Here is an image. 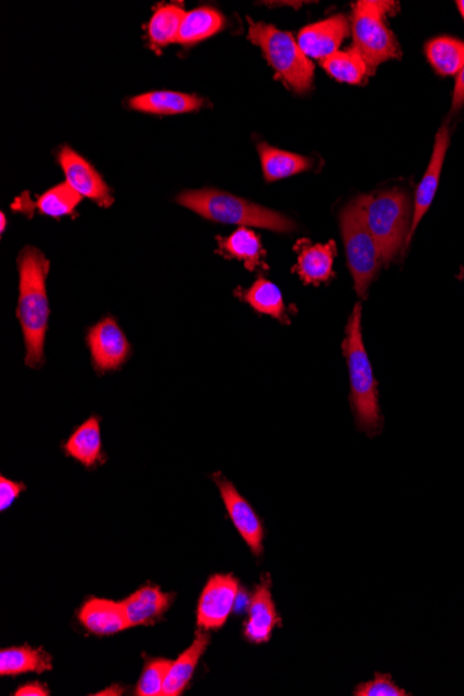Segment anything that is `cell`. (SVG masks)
<instances>
[{"label": "cell", "mask_w": 464, "mask_h": 696, "mask_svg": "<svg viewBox=\"0 0 464 696\" xmlns=\"http://www.w3.org/2000/svg\"><path fill=\"white\" fill-rule=\"evenodd\" d=\"M171 666H173V661H167V659H156V661L146 663L135 695H163L166 680L169 676Z\"/></svg>", "instance_id": "cell-30"}, {"label": "cell", "mask_w": 464, "mask_h": 696, "mask_svg": "<svg viewBox=\"0 0 464 696\" xmlns=\"http://www.w3.org/2000/svg\"><path fill=\"white\" fill-rule=\"evenodd\" d=\"M321 66L337 81L353 83V86L361 83L367 75H372L367 63L354 48L338 50L337 54L321 60Z\"/></svg>", "instance_id": "cell-27"}, {"label": "cell", "mask_w": 464, "mask_h": 696, "mask_svg": "<svg viewBox=\"0 0 464 696\" xmlns=\"http://www.w3.org/2000/svg\"><path fill=\"white\" fill-rule=\"evenodd\" d=\"M398 4L383 0H361L352 4L353 48L362 55L372 72L382 63L403 56L398 41L384 21Z\"/></svg>", "instance_id": "cell-5"}, {"label": "cell", "mask_w": 464, "mask_h": 696, "mask_svg": "<svg viewBox=\"0 0 464 696\" xmlns=\"http://www.w3.org/2000/svg\"><path fill=\"white\" fill-rule=\"evenodd\" d=\"M81 201L80 193L72 190L67 182H63V184L45 192L35 203V206L41 213L49 217L72 216Z\"/></svg>", "instance_id": "cell-29"}, {"label": "cell", "mask_w": 464, "mask_h": 696, "mask_svg": "<svg viewBox=\"0 0 464 696\" xmlns=\"http://www.w3.org/2000/svg\"><path fill=\"white\" fill-rule=\"evenodd\" d=\"M59 164L65 171L66 182L80 195L92 199L99 206L111 207L113 197L106 182L83 157L65 146L59 154Z\"/></svg>", "instance_id": "cell-11"}, {"label": "cell", "mask_w": 464, "mask_h": 696, "mask_svg": "<svg viewBox=\"0 0 464 696\" xmlns=\"http://www.w3.org/2000/svg\"><path fill=\"white\" fill-rule=\"evenodd\" d=\"M203 99L182 92H149L135 97L129 101V108L138 112L158 114V116H173L195 112L203 106Z\"/></svg>", "instance_id": "cell-19"}, {"label": "cell", "mask_w": 464, "mask_h": 696, "mask_svg": "<svg viewBox=\"0 0 464 696\" xmlns=\"http://www.w3.org/2000/svg\"><path fill=\"white\" fill-rule=\"evenodd\" d=\"M20 296L18 317L23 328L25 363L39 368L45 362V338L48 332L49 302L46 295V277L49 260L36 248H25L19 256Z\"/></svg>", "instance_id": "cell-1"}, {"label": "cell", "mask_w": 464, "mask_h": 696, "mask_svg": "<svg viewBox=\"0 0 464 696\" xmlns=\"http://www.w3.org/2000/svg\"><path fill=\"white\" fill-rule=\"evenodd\" d=\"M425 54L438 76H457L464 63V41L455 36H437L427 42Z\"/></svg>", "instance_id": "cell-21"}, {"label": "cell", "mask_w": 464, "mask_h": 696, "mask_svg": "<svg viewBox=\"0 0 464 696\" xmlns=\"http://www.w3.org/2000/svg\"><path fill=\"white\" fill-rule=\"evenodd\" d=\"M208 643H211V637H208L207 632L197 631L192 646L173 662V666H171L169 676L166 680L165 696H180L184 693Z\"/></svg>", "instance_id": "cell-20"}, {"label": "cell", "mask_w": 464, "mask_h": 696, "mask_svg": "<svg viewBox=\"0 0 464 696\" xmlns=\"http://www.w3.org/2000/svg\"><path fill=\"white\" fill-rule=\"evenodd\" d=\"M15 696H48L49 691L39 683L24 685V687L15 691Z\"/></svg>", "instance_id": "cell-34"}, {"label": "cell", "mask_w": 464, "mask_h": 696, "mask_svg": "<svg viewBox=\"0 0 464 696\" xmlns=\"http://www.w3.org/2000/svg\"><path fill=\"white\" fill-rule=\"evenodd\" d=\"M78 619L97 636H112L127 630L129 621L120 602L93 598L82 606Z\"/></svg>", "instance_id": "cell-16"}, {"label": "cell", "mask_w": 464, "mask_h": 696, "mask_svg": "<svg viewBox=\"0 0 464 696\" xmlns=\"http://www.w3.org/2000/svg\"><path fill=\"white\" fill-rule=\"evenodd\" d=\"M65 451L86 468H92L101 460V426H99L97 417H91L90 420L78 427V430L66 442Z\"/></svg>", "instance_id": "cell-25"}, {"label": "cell", "mask_w": 464, "mask_h": 696, "mask_svg": "<svg viewBox=\"0 0 464 696\" xmlns=\"http://www.w3.org/2000/svg\"><path fill=\"white\" fill-rule=\"evenodd\" d=\"M456 7L459 12H461L462 19L464 20V0H457Z\"/></svg>", "instance_id": "cell-36"}, {"label": "cell", "mask_w": 464, "mask_h": 696, "mask_svg": "<svg viewBox=\"0 0 464 696\" xmlns=\"http://www.w3.org/2000/svg\"><path fill=\"white\" fill-rule=\"evenodd\" d=\"M405 689L395 684L389 674L375 672L370 682L359 684L353 696H408Z\"/></svg>", "instance_id": "cell-31"}, {"label": "cell", "mask_w": 464, "mask_h": 696, "mask_svg": "<svg viewBox=\"0 0 464 696\" xmlns=\"http://www.w3.org/2000/svg\"><path fill=\"white\" fill-rule=\"evenodd\" d=\"M25 490L24 484L14 483L8 479H0V510H7Z\"/></svg>", "instance_id": "cell-32"}, {"label": "cell", "mask_w": 464, "mask_h": 696, "mask_svg": "<svg viewBox=\"0 0 464 696\" xmlns=\"http://www.w3.org/2000/svg\"><path fill=\"white\" fill-rule=\"evenodd\" d=\"M177 202L211 222L259 227L275 233H291L295 223L284 214L217 190L182 192Z\"/></svg>", "instance_id": "cell-3"}, {"label": "cell", "mask_w": 464, "mask_h": 696, "mask_svg": "<svg viewBox=\"0 0 464 696\" xmlns=\"http://www.w3.org/2000/svg\"><path fill=\"white\" fill-rule=\"evenodd\" d=\"M173 595L165 594L154 585H145L137 593L120 602L129 621V627L149 625L170 608Z\"/></svg>", "instance_id": "cell-18"}, {"label": "cell", "mask_w": 464, "mask_h": 696, "mask_svg": "<svg viewBox=\"0 0 464 696\" xmlns=\"http://www.w3.org/2000/svg\"><path fill=\"white\" fill-rule=\"evenodd\" d=\"M348 35V19L337 14L320 23L307 25L298 35V45L307 57L321 61L337 54Z\"/></svg>", "instance_id": "cell-13"}, {"label": "cell", "mask_w": 464, "mask_h": 696, "mask_svg": "<svg viewBox=\"0 0 464 696\" xmlns=\"http://www.w3.org/2000/svg\"><path fill=\"white\" fill-rule=\"evenodd\" d=\"M48 653L31 648H9L0 652V674L19 676L24 673H45L52 669Z\"/></svg>", "instance_id": "cell-26"}, {"label": "cell", "mask_w": 464, "mask_h": 696, "mask_svg": "<svg viewBox=\"0 0 464 696\" xmlns=\"http://www.w3.org/2000/svg\"><path fill=\"white\" fill-rule=\"evenodd\" d=\"M217 244V254L227 259L242 261L248 271H254L258 267L269 269L264 260L268 252H265L259 235L252 229L241 227L226 238L218 235Z\"/></svg>", "instance_id": "cell-17"}, {"label": "cell", "mask_w": 464, "mask_h": 696, "mask_svg": "<svg viewBox=\"0 0 464 696\" xmlns=\"http://www.w3.org/2000/svg\"><path fill=\"white\" fill-rule=\"evenodd\" d=\"M295 250L298 254V263L294 271L306 285H319L332 279V266L337 256L333 240L327 245H312L309 240L302 239L295 245Z\"/></svg>", "instance_id": "cell-15"}, {"label": "cell", "mask_w": 464, "mask_h": 696, "mask_svg": "<svg viewBox=\"0 0 464 696\" xmlns=\"http://www.w3.org/2000/svg\"><path fill=\"white\" fill-rule=\"evenodd\" d=\"M238 594L239 581L233 574L212 575L197 604L196 625L203 630L222 628L231 615Z\"/></svg>", "instance_id": "cell-8"}, {"label": "cell", "mask_w": 464, "mask_h": 696, "mask_svg": "<svg viewBox=\"0 0 464 696\" xmlns=\"http://www.w3.org/2000/svg\"><path fill=\"white\" fill-rule=\"evenodd\" d=\"M185 12L176 4L156 9L148 25V38L154 49L165 48L171 42H177Z\"/></svg>", "instance_id": "cell-28"}, {"label": "cell", "mask_w": 464, "mask_h": 696, "mask_svg": "<svg viewBox=\"0 0 464 696\" xmlns=\"http://www.w3.org/2000/svg\"><path fill=\"white\" fill-rule=\"evenodd\" d=\"M226 19L220 12L212 8H201L192 10L182 20L179 38L177 42L182 45H194L197 42L211 38V36L224 29Z\"/></svg>", "instance_id": "cell-24"}, {"label": "cell", "mask_w": 464, "mask_h": 696, "mask_svg": "<svg viewBox=\"0 0 464 696\" xmlns=\"http://www.w3.org/2000/svg\"><path fill=\"white\" fill-rule=\"evenodd\" d=\"M236 295L239 300L249 303L254 311L278 318L281 323L290 324V316L288 312H286L283 295H281L280 288L274 285L273 282L259 279L253 282L249 290L238 288Z\"/></svg>", "instance_id": "cell-22"}, {"label": "cell", "mask_w": 464, "mask_h": 696, "mask_svg": "<svg viewBox=\"0 0 464 696\" xmlns=\"http://www.w3.org/2000/svg\"><path fill=\"white\" fill-rule=\"evenodd\" d=\"M258 149L260 160H262L263 175L268 182L301 175L312 167V161L307 157L275 149L268 144H259Z\"/></svg>", "instance_id": "cell-23"}, {"label": "cell", "mask_w": 464, "mask_h": 696, "mask_svg": "<svg viewBox=\"0 0 464 696\" xmlns=\"http://www.w3.org/2000/svg\"><path fill=\"white\" fill-rule=\"evenodd\" d=\"M123 689L120 687H113L112 689H106V691H102V693H99L97 695H122Z\"/></svg>", "instance_id": "cell-35"}, {"label": "cell", "mask_w": 464, "mask_h": 696, "mask_svg": "<svg viewBox=\"0 0 464 696\" xmlns=\"http://www.w3.org/2000/svg\"><path fill=\"white\" fill-rule=\"evenodd\" d=\"M0 220H2V233L4 232V228H7V216H4V213L0 214Z\"/></svg>", "instance_id": "cell-37"}, {"label": "cell", "mask_w": 464, "mask_h": 696, "mask_svg": "<svg viewBox=\"0 0 464 696\" xmlns=\"http://www.w3.org/2000/svg\"><path fill=\"white\" fill-rule=\"evenodd\" d=\"M461 279H463V280H464V267H462Z\"/></svg>", "instance_id": "cell-38"}, {"label": "cell", "mask_w": 464, "mask_h": 696, "mask_svg": "<svg viewBox=\"0 0 464 696\" xmlns=\"http://www.w3.org/2000/svg\"><path fill=\"white\" fill-rule=\"evenodd\" d=\"M341 232L346 244L349 270L353 277L354 290L361 298L367 296L370 284L383 263L382 250L363 222L358 199L341 213Z\"/></svg>", "instance_id": "cell-7"}, {"label": "cell", "mask_w": 464, "mask_h": 696, "mask_svg": "<svg viewBox=\"0 0 464 696\" xmlns=\"http://www.w3.org/2000/svg\"><path fill=\"white\" fill-rule=\"evenodd\" d=\"M364 224L382 250L384 263L395 260L406 248L411 227L410 197L403 190H391L358 198Z\"/></svg>", "instance_id": "cell-4"}, {"label": "cell", "mask_w": 464, "mask_h": 696, "mask_svg": "<svg viewBox=\"0 0 464 696\" xmlns=\"http://www.w3.org/2000/svg\"><path fill=\"white\" fill-rule=\"evenodd\" d=\"M463 106H464V63L462 66V70L459 71V75L456 76L455 88H453L451 113L456 114L457 112H461Z\"/></svg>", "instance_id": "cell-33"}, {"label": "cell", "mask_w": 464, "mask_h": 696, "mask_svg": "<svg viewBox=\"0 0 464 696\" xmlns=\"http://www.w3.org/2000/svg\"><path fill=\"white\" fill-rule=\"evenodd\" d=\"M278 622L279 614L271 595V580L269 575H264L250 598L244 637L252 643L269 642Z\"/></svg>", "instance_id": "cell-14"}, {"label": "cell", "mask_w": 464, "mask_h": 696, "mask_svg": "<svg viewBox=\"0 0 464 696\" xmlns=\"http://www.w3.org/2000/svg\"><path fill=\"white\" fill-rule=\"evenodd\" d=\"M249 21V40L262 48L265 59L280 78L298 93L309 91L315 76V67L298 42L288 33H283L274 25Z\"/></svg>", "instance_id": "cell-6"}, {"label": "cell", "mask_w": 464, "mask_h": 696, "mask_svg": "<svg viewBox=\"0 0 464 696\" xmlns=\"http://www.w3.org/2000/svg\"><path fill=\"white\" fill-rule=\"evenodd\" d=\"M215 481L220 490L224 505L229 516V519L236 526L239 536L244 538V541L248 543L250 551L257 557L263 553V538L264 528L262 520L259 519L257 512L249 505V502L244 498L237 491L233 483H229L227 479H224L222 474L215 475Z\"/></svg>", "instance_id": "cell-10"}, {"label": "cell", "mask_w": 464, "mask_h": 696, "mask_svg": "<svg viewBox=\"0 0 464 696\" xmlns=\"http://www.w3.org/2000/svg\"><path fill=\"white\" fill-rule=\"evenodd\" d=\"M450 144L451 130L450 125H448V122H445L444 124H442L440 131H438L434 150H432L429 167H427L425 176L423 178H421L419 187H417L414 207V220H411V227L406 248H408L411 238H414V234L416 233L417 227H419L421 220H423L425 214L429 212L432 202H434L438 184H440L442 167H444L445 157L448 154V148H450Z\"/></svg>", "instance_id": "cell-12"}, {"label": "cell", "mask_w": 464, "mask_h": 696, "mask_svg": "<svg viewBox=\"0 0 464 696\" xmlns=\"http://www.w3.org/2000/svg\"><path fill=\"white\" fill-rule=\"evenodd\" d=\"M87 344L91 349L93 368L99 373L122 368L132 355L127 338L112 317L103 318L88 332Z\"/></svg>", "instance_id": "cell-9"}, {"label": "cell", "mask_w": 464, "mask_h": 696, "mask_svg": "<svg viewBox=\"0 0 464 696\" xmlns=\"http://www.w3.org/2000/svg\"><path fill=\"white\" fill-rule=\"evenodd\" d=\"M349 379H351V405L359 430L370 437L382 431L383 418L380 413L377 380L374 379L362 334V305L358 303L349 318L346 339L342 343Z\"/></svg>", "instance_id": "cell-2"}]
</instances>
